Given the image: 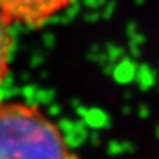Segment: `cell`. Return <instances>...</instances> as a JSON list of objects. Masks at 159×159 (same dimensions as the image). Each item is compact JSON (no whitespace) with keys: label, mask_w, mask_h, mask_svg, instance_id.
Returning a JSON list of instances; mask_svg holds the SVG:
<instances>
[{"label":"cell","mask_w":159,"mask_h":159,"mask_svg":"<svg viewBox=\"0 0 159 159\" xmlns=\"http://www.w3.org/2000/svg\"><path fill=\"white\" fill-rule=\"evenodd\" d=\"M137 80L140 88L143 91H148L151 88H154L158 82V74L152 67H149L148 64H141L138 67V73H137Z\"/></svg>","instance_id":"277c9868"},{"label":"cell","mask_w":159,"mask_h":159,"mask_svg":"<svg viewBox=\"0 0 159 159\" xmlns=\"http://www.w3.org/2000/svg\"><path fill=\"white\" fill-rule=\"evenodd\" d=\"M13 22L3 13H0V85L7 77L10 56L13 50V35H11Z\"/></svg>","instance_id":"3957f363"},{"label":"cell","mask_w":159,"mask_h":159,"mask_svg":"<svg viewBox=\"0 0 159 159\" xmlns=\"http://www.w3.org/2000/svg\"><path fill=\"white\" fill-rule=\"evenodd\" d=\"M75 0H0V13L11 22L42 25L70 7Z\"/></svg>","instance_id":"7a4b0ae2"},{"label":"cell","mask_w":159,"mask_h":159,"mask_svg":"<svg viewBox=\"0 0 159 159\" xmlns=\"http://www.w3.org/2000/svg\"><path fill=\"white\" fill-rule=\"evenodd\" d=\"M155 135H157V138L159 140V126H157V129H155Z\"/></svg>","instance_id":"8992f818"},{"label":"cell","mask_w":159,"mask_h":159,"mask_svg":"<svg viewBox=\"0 0 159 159\" xmlns=\"http://www.w3.org/2000/svg\"><path fill=\"white\" fill-rule=\"evenodd\" d=\"M138 113H140V116H141L143 119H147L149 115H151V110H149L148 106L143 105V106H140V110H138Z\"/></svg>","instance_id":"5b68a950"},{"label":"cell","mask_w":159,"mask_h":159,"mask_svg":"<svg viewBox=\"0 0 159 159\" xmlns=\"http://www.w3.org/2000/svg\"><path fill=\"white\" fill-rule=\"evenodd\" d=\"M0 159H78L61 130L39 107L0 101Z\"/></svg>","instance_id":"6da1fadb"}]
</instances>
